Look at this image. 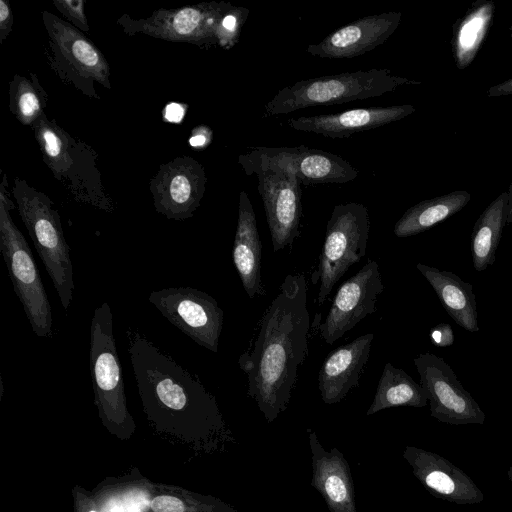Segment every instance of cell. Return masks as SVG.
<instances>
[{
    "label": "cell",
    "instance_id": "cell-1",
    "mask_svg": "<svg viewBox=\"0 0 512 512\" xmlns=\"http://www.w3.org/2000/svg\"><path fill=\"white\" fill-rule=\"evenodd\" d=\"M310 314L303 274H288L266 308L251 347L237 361L248 377L247 394L268 423L284 412L308 355Z\"/></svg>",
    "mask_w": 512,
    "mask_h": 512
},
{
    "label": "cell",
    "instance_id": "cell-2",
    "mask_svg": "<svg viewBox=\"0 0 512 512\" xmlns=\"http://www.w3.org/2000/svg\"><path fill=\"white\" fill-rule=\"evenodd\" d=\"M43 162L73 200L105 212L114 202L102 181L98 153L46 114L32 127Z\"/></svg>",
    "mask_w": 512,
    "mask_h": 512
},
{
    "label": "cell",
    "instance_id": "cell-3",
    "mask_svg": "<svg viewBox=\"0 0 512 512\" xmlns=\"http://www.w3.org/2000/svg\"><path fill=\"white\" fill-rule=\"evenodd\" d=\"M12 194L19 215L52 280L62 307L67 310L73 299L75 285L70 250L58 210L45 193L20 177L14 178Z\"/></svg>",
    "mask_w": 512,
    "mask_h": 512
},
{
    "label": "cell",
    "instance_id": "cell-4",
    "mask_svg": "<svg viewBox=\"0 0 512 512\" xmlns=\"http://www.w3.org/2000/svg\"><path fill=\"white\" fill-rule=\"evenodd\" d=\"M44 58L53 74L81 94L100 99L95 83L111 89L109 63L104 54L76 27L44 10Z\"/></svg>",
    "mask_w": 512,
    "mask_h": 512
},
{
    "label": "cell",
    "instance_id": "cell-5",
    "mask_svg": "<svg viewBox=\"0 0 512 512\" xmlns=\"http://www.w3.org/2000/svg\"><path fill=\"white\" fill-rule=\"evenodd\" d=\"M387 69L359 70L300 80L286 86L265 105L268 116L319 105H334L382 96L407 83Z\"/></svg>",
    "mask_w": 512,
    "mask_h": 512
},
{
    "label": "cell",
    "instance_id": "cell-6",
    "mask_svg": "<svg viewBox=\"0 0 512 512\" xmlns=\"http://www.w3.org/2000/svg\"><path fill=\"white\" fill-rule=\"evenodd\" d=\"M7 177L0 184V250L13 289L20 300L32 331L38 337L52 336V311L33 253L10 211L15 208L6 189Z\"/></svg>",
    "mask_w": 512,
    "mask_h": 512
},
{
    "label": "cell",
    "instance_id": "cell-7",
    "mask_svg": "<svg viewBox=\"0 0 512 512\" xmlns=\"http://www.w3.org/2000/svg\"><path fill=\"white\" fill-rule=\"evenodd\" d=\"M370 231L367 207L348 202L334 206L327 222L325 239L312 283L320 282L317 295L322 305L347 270L366 254Z\"/></svg>",
    "mask_w": 512,
    "mask_h": 512
},
{
    "label": "cell",
    "instance_id": "cell-8",
    "mask_svg": "<svg viewBox=\"0 0 512 512\" xmlns=\"http://www.w3.org/2000/svg\"><path fill=\"white\" fill-rule=\"evenodd\" d=\"M231 6L225 1H209L173 9L160 8L145 18L123 14L116 24L128 36L143 34L208 49L218 45V27Z\"/></svg>",
    "mask_w": 512,
    "mask_h": 512
},
{
    "label": "cell",
    "instance_id": "cell-9",
    "mask_svg": "<svg viewBox=\"0 0 512 512\" xmlns=\"http://www.w3.org/2000/svg\"><path fill=\"white\" fill-rule=\"evenodd\" d=\"M246 175L281 170L296 175L305 185L344 184L358 176L348 161L331 152L298 147H252L238 157Z\"/></svg>",
    "mask_w": 512,
    "mask_h": 512
},
{
    "label": "cell",
    "instance_id": "cell-10",
    "mask_svg": "<svg viewBox=\"0 0 512 512\" xmlns=\"http://www.w3.org/2000/svg\"><path fill=\"white\" fill-rule=\"evenodd\" d=\"M148 301L198 345L218 351L224 313L212 296L191 287H170L151 292Z\"/></svg>",
    "mask_w": 512,
    "mask_h": 512
},
{
    "label": "cell",
    "instance_id": "cell-11",
    "mask_svg": "<svg viewBox=\"0 0 512 512\" xmlns=\"http://www.w3.org/2000/svg\"><path fill=\"white\" fill-rule=\"evenodd\" d=\"M431 416L450 425L483 424L485 414L445 360L432 353L414 358Z\"/></svg>",
    "mask_w": 512,
    "mask_h": 512
},
{
    "label": "cell",
    "instance_id": "cell-12",
    "mask_svg": "<svg viewBox=\"0 0 512 512\" xmlns=\"http://www.w3.org/2000/svg\"><path fill=\"white\" fill-rule=\"evenodd\" d=\"M207 184L205 169L190 156L162 165L149 182L153 206L169 220L184 221L199 208Z\"/></svg>",
    "mask_w": 512,
    "mask_h": 512
},
{
    "label": "cell",
    "instance_id": "cell-13",
    "mask_svg": "<svg viewBox=\"0 0 512 512\" xmlns=\"http://www.w3.org/2000/svg\"><path fill=\"white\" fill-rule=\"evenodd\" d=\"M89 369L97 404L122 411L125 404L121 362L115 344L113 314L107 302L94 310L90 326Z\"/></svg>",
    "mask_w": 512,
    "mask_h": 512
},
{
    "label": "cell",
    "instance_id": "cell-14",
    "mask_svg": "<svg viewBox=\"0 0 512 512\" xmlns=\"http://www.w3.org/2000/svg\"><path fill=\"white\" fill-rule=\"evenodd\" d=\"M384 285L375 260L369 259L337 290L330 310L320 327L327 344L335 343L361 320L376 311V301Z\"/></svg>",
    "mask_w": 512,
    "mask_h": 512
},
{
    "label": "cell",
    "instance_id": "cell-15",
    "mask_svg": "<svg viewBox=\"0 0 512 512\" xmlns=\"http://www.w3.org/2000/svg\"><path fill=\"white\" fill-rule=\"evenodd\" d=\"M256 175L273 251L278 252L300 236L302 182L296 175L281 170H263Z\"/></svg>",
    "mask_w": 512,
    "mask_h": 512
},
{
    "label": "cell",
    "instance_id": "cell-16",
    "mask_svg": "<svg viewBox=\"0 0 512 512\" xmlns=\"http://www.w3.org/2000/svg\"><path fill=\"white\" fill-rule=\"evenodd\" d=\"M403 458L432 496L458 505L479 504L484 500L483 492L473 479L442 455L406 446Z\"/></svg>",
    "mask_w": 512,
    "mask_h": 512
},
{
    "label": "cell",
    "instance_id": "cell-17",
    "mask_svg": "<svg viewBox=\"0 0 512 512\" xmlns=\"http://www.w3.org/2000/svg\"><path fill=\"white\" fill-rule=\"evenodd\" d=\"M399 12H386L357 19L329 34L317 44H310L312 56L329 59L353 58L383 44L396 30Z\"/></svg>",
    "mask_w": 512,
    "mask_h": 512
},
{
    "label": "cell",
    "instance_id": "cell-18",
    "mask_svg": "<svg viewBox=\"0 0 512 512\" xmlns=\"http://www.w3.org/2000/svg\"><path fill=\"white\" fill-rule=\"evenodd\" d=\"M312 457L311 485L330 512H357L351 469L337 448L325 450L312 429H307Z\"/></svg>",
    "mask_w": 512,
    "mask_h": 512
},
{
    "label": "cell",
    "instance_id": "cell-19",
    "mask_svg": "<svg viewBox=\"0 0 512 512\" xmlns=\"http://www.w3.org/2000/svg\"><path fill=\"white\" fill-rule=\"evenodd\" d=\"M413 111L414 108L407 104L356 108L334 114L290 118L287 124L297 131L344 138L400 120Z\"/></svg>",
    "mask_w": 512,
    "mask_h": 512
},
{
    "label": "cell",
    "instance_id": "cell-20",
    "mask_svg": "<svg viewBox=\"0 0 512 512\" xmlns=\"http://www.w3.org/2000/svg\"><path fill=\"white\" fill-rule=\"evenodd\" d=\"M373 333H366L353 341L338 347L323 362L318 375V388L325 404H336L359 384V377L365 367Z\"/></svg>",
    "mask_w": 512,
    "mask_h": 512
},
{
    "label": "cell",
    "instance_id": "cell-21",
    "mask_svg": "<svg viewBox=\"0 0 512 512\" xmlns=\"http://www.w3.org/2000/svg\"><path fill=\"white\" fill-rule=\"evenodd\" d=\"M262 244L255 212L245 191L239 195L238 219L233 244V262L250 299L264 295L261 279Z\"/></svg>",
    "mask_w": 512,
    "mask_h": 512
},
{
    "label": "cell",
    "instance_id": "cell-22",
    "mask_svg": "<svg viewBox=\"0 0 512 512\" xmlns=\"http://www.w3.org/2000/svg\"><path fill=\"white\" fill-rule=\"evenodd\" d=\"M418 271L430 283L450 317L463 329L478 332L476 298L473 285L451 271L418 263Z\"/></svg>",
    "mask_w": 512,
    "mask_h": 512
},
{
    "label": "cell",
    "instance_id": "cell-23",
    "mask_svg": "<svg viewBox=\"0 0 512 512\" xmlns=\"http://www.w3.org/2000/svg\"><path fill=\"white\" fill-rule=\"evenodd\" d=\"M428 404V398L421 384L417 383L404 370L386 363L378 381L374 399L366 415L381 410L409 406L421 408Z\"/></svg>",
    "mask_w": 512,
    "mask_h": 512
},
{
    "label": "cell",
    "instance_id": "cell-24",
    "mask_svg": "<svg viewBox=\"0 0 512 512\" xmlns=\"http://www.w3.org/2000/svg\"><path fill=\"white\" fill-rule=\"evenodd\" d=\"M505 220L506 197H501L476 222L471 237L472 263L476 271H484L495 262Z\"/></svg>",
    "mask_w": 512,
    "mask_h": 512
},
{
    "label": "cell",
    "instance_id": "cell-25",
    "mask_svg": "<svg viewBox=\"0 0 512 512\" xmlns=\"http://www.w3.org/2000/svg\"><path fill=\"white\" fill-rule=\"evenodd\" d=\"M8 98L9 111L22 125L31 128L45 114L48 104V94L33 72H29V77L13 75L8 84Z\"/></svg>",
    "mask_w": 512,
    "mask_h": 512
},
{
    "label": "cell",
    "instance_id": "cell-26",
    "mask_svg": "<svg viewBox=\"0 0 512 512\" xmlns=\"http://www.w3.org/2000/svg\"><path fill=\"white\" fill-rule=\"evenodd\" d=\"M464 195H451L421 202L408 209L394 226L397 237L416 235L457 212L466 202Z\"/></svg>",
    "mask_w": 512,
    "mask_h": 512
},
{
    "label": "cell",
    "instance_id": "cell-27",
    "mask_svg": "<svg viewBox=\"0 0 512 512\" xmlns=\"http://www.w3.org/2000/svg\"><path fill=\"white\" fill-rule=\"evenodd\" d=\"M248 14L249 10L245 7L231 6L218 27V46L223 49H231L238 42Z\"/></svg>",
    "mask_w": 512,
    "mask_h": 512
},
{
    "label": "cell",
    "instance_id": "cell-28",
    "mask_svg": "<svg viewBox=\"0 0 512 512\" xmlns=\"http://www.w3.org/2000/svg\"><path fill=\"white\" fill-rule=\"evenodd\" d=\"M52 3L65 21L83 33H88L90 31L88 19L84 10V0H53Z\"/></svg>",
    "mask_w": 512,
    "mask_h": 512
},
{
    "label": "cell",
    "instance_id": "cell-29",
    "mask_svg": "<svg viewBox=\"0 0 512 512\" xmlns=\"http://www.w3.org/2000/svg\"><path fill=\"white\" fill-rule=\"evenodd\" d=\"M148 505V495L145 492L132 491L124 498L111 500L106 512H144Z\"/></svg>",
    "mask_w": 512,
    "mask_h": 512
},
{
    "label": "cell",
    "instance_id": "cell-30",
    "mask_svg": "<svg viewBox=\"0 0 512 512\" xmlns=\"http://www.w3.org/2000/svg\"><path fill=\"white\" fill-rule=\"evenodd\" d=\"M483 23V19L480 16H475L465 24L459 37L461 47L470 49L474 45Z\"/></svg>",
    "mask_w": 512,
    "mask_h": 512
},
{
    "label": "cell",
    "instance_id": "cell-31",
    "mask_svg": "<svg viewBox=\"0 0 512 512\" xmlns=\"http://www.w3.org/2000/svg\"><path fill=\"white\" fill-rule=\"evenodd\" d=\"M154 512H184V503L173 496H157L151 502Z\"/></svg>",
    "mask_w": 512,
    "mask_h": 512
},
{
    "label": "cell",
    "instance_id": "cell-32",
    "mask_svg": "<svg viewBox=\"0 0 512 512\" xmlns=\"http://www.w3.org/2000/svg\"><path fill=\"white\" fill-rule=\"evenodd\" d=\"M431 341L439 347H448L454 342V334L450 325L440 323L430 331Z\"/></svg>",
    "mask_w": 512,
    "mask_h": 512
},
{
    "label": "cell",
    "instance_id": "cell-33",
    "mask_svg": "<svg viewBox=\"0 0 512 512\" xmlns=\"http://www.w3.org/2000/svg\"><path fill=\"white\" fill-rule=\"evenodd\" d=\"M13 14L8 0H0V43L2 44L12 31Z\"/></svg>",
    "mask_w": 512,
    "mask_h": 512
},
{
    "label": "cell",
    "instance_id": "cell-34",
    "mask_svg": "<svg viewBox=\"0 0 512 512\" xmlns=\"http://www.w3.org/2000/svg\"><path fill=\"white\" fill-rule=\"evenodd\" d=\"M211 133L208 127H197L191 134L189 143L193 147H203L209 143Z\"/></svg>",
    "mask_w": 512,
    "mask_h": 512
},
{
    "label": "cell",
    "instance_id": "cell-35",
    "mask_svg": "<svg viewBox=\"0 0 512 512\" xmlns=\"http://www.w3.org/2000/svg\"><path fill=\"white\" fill-rule=\"evenodd\" d=\"M164 118L169 122H180L183 118L185 111L184 108L178 103H169L164 109Z\"/></svg>",
    "mask_w": 512,
    "mask_h": 512
},
{
    "label": "cell",
    "instance_id": "cell-36",
    "mask_svg": "<svg viewBox=\"0 0 512 512\" xmlns=\"http://www.w3.org/2000/svg\"><path fill=\"white\" fill-rule=\"evenodd\" d=\"M507 475H508L509 481L512 483V465L508 468Z\"/></svg>",
    "mask_w": 512,
    "mask_h": 512
},
{
    "label": "cell",
    "instance_id": "cell-37",
    "mask_svg": "<svg viewBox=\"0 0 512 512\" xmlns=\"http://www.w3.org/2000/svg\"><path fill=\"white\" fill-rule=\"evenodd\" d=\"M90 512H97V511H90Z\"/></svg>",
    "mask_w": 512,
    "mask_h": 512
}]
</instances>
